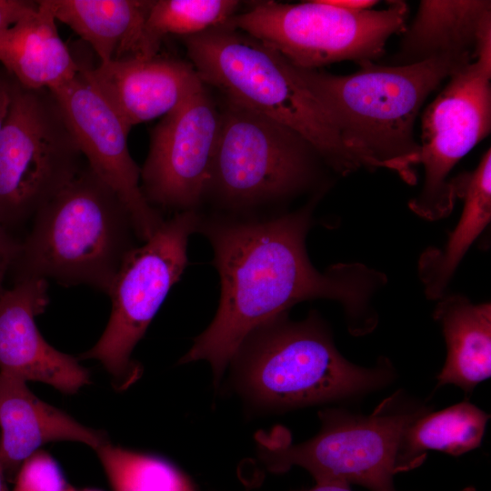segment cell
<instances>
[{"instance_id":"4316f807","label":"cell","mask_w":491,"mask_h":491,"mask_svg":"<svg viewBox=\"0 0 491 491\" xmlns=\"http://www.w3.org/2000/svg\"><path fill=\"white\" fill-rule=\"evenodd\" d=\"M20 244H17L0 225V297L5 291V277L16 258Z\"/></svg>"},{"instance_id":"603a6c76","label":"cell","mask_w":491,"mask_h":491,"mask_svg":"<svg viewBox=\"0 0 491 491\" xmlns=\"http://www.w3.org/2000/svg\"><path fill=\"white\" fill-rule=\"evenodd\" d=\"M239 6L235 0L153 1L145 25V56L157 55L168 35L187 37L225 25Z\"/></svg>"},{"instance_id":"52a82bcc","label":"cell","mask_w":491,"mask_h":491,"mask_svg":"<svg viewBox=\"0 0 491 491\" xmlns=\"http://www.w3.org/2000/svg\"><path fill=\"white\" fill-rule=\"evenodd\" d=\"M312 151L291 129L226 98L205 196L224 210L219 214L250 215L310 182Z\"/></svg>"},{"instance_id":"6da1fadb","label":"cell","mask_w":491,"mask_h":491,"mask_svg":"<svg viewBox=\"0 0 491 491\" xmlns=\"http://www.w3.org/2000/svg\"><path fill=\"white\" fill-rule=\"evenodd\" d=\"M313 207L308 204L291 213L264 216L200 213L196 233L213 248L220 299L213 320L180 363L207 361L218 385L253 330L309 299L341 303L356 333L374 327L369 306L383 282L381 276L358 264L316 270L306 248Z\"/></svg>"},{"instance_id":"484cf974","label":"cell","mask_w":491,"mask_h":491,"mask_svg":"<svg viewBox=\"0 0 491 491\" xmlns=\"http://www.w3.org/2000/svg\"><path fill=\"white\" fill-rule=\"evenodd\" d=\"M38 8L37 1L0 0V33Z\"/></svg>"},{"instance_id":"7a4b0ae2","label":"cell","mask_w":491,"mask_h":491,"mask_svg":"<svg viewBox=\"0 0 491 491\" xmlns=\"http://www.w3.org/2000/svg\"><path fill=\"white\" fill-rule=\"evenodd\" d=\"M476 57L472 53L446 54L390 66L364 60L357 63V72L346 75L292 65L363 167L387 168L412 184L416 176L411 166L420 150L414 124L423 103L444 79Z\"/></svg>"},{"instance_id":"8992f818","label":"cell","mask_w":491,"mask_h":491,"mask_svg":"<svg viewBox=\"0 0 491 491\" xmlns=\"http://www.w3.org/2000/svg\"><path fill=\"white\" fill-rule=\"evenodd\" d=\"M429 408L395 406L392 398L370 415L328 408L319 412L314 437L294 445L283 433L257 437L259 457L273 473L305 468L316 484L359 485L370 491H396L394 476L406 426Z\"/></svg>"},{"instance_id":"5b68a950","label":"cell","mask_w":491,"mask_h":491,"mask_svg":"<svg viewBox=\"0 0 491 491\" xmlns=\"http://www.w3.org/2000/svg\"><path fill=\"white\" fill-rule=\"evenodd\" d=\"M134 235L126 206L86 165L34 215L13 264L15 283L50 278L108 293Z\"/></svg>"},{"instance_id":"30bf717a","label":"cell","mask_w":491,"mask_h":491,"mask_svg":"<svg viewBox=\"0 0 491 491\" xmlns=\"http://www.w3.org/2000/svg\"><path fill=\"white\" fill-rule=\"evenodd\" d=\"M200 212L175 213L142 246L125 257L108 295L112 309L97 343L80 358L100 361L115 378L130 383L138 368L130 356L138 341L187 265L190 236L196 233Z\"/></svg>"},{"instance_id":"83f0119b","label":"cell","mask_w":491,"mask_h":491,"mask_svg":"<svg viewBox=\"0 0 491 491\" xmlns=\"http://www.w3.org/2000/svg\"><path fill=\"white\" fill-rule=\"evenodd\" d=\"M16 79L0 64V134L11 105Z\"/></svg>"},{"instance_id":"ba28073f","label":"cell","mask_w":491,"mask_h":491,"mask_svg":"<svg viewBox=\"0 0 491 491\" xmlns=\"http://www.w3.org/2000/svg\"><path fill=\"white\" fill-rule=\"evenodd\" d=\"M407 14L403 1H392L379 11L344 9L326 0L265 1L235 15L225 25L262 41L296 66L317 69L379 57L388 38L406 30Z\"/></svg>"},{"instance_id":"ac0fdd59","label":"cell","mask_w":491,"mask_h":491,"mask_svg":"<svg viewBox=\"0 0 491 491\" xmlns=\"http://www.w3.org/2000/svg\"><path fill=\"white\" fill-rule=\"evenodd\" d=\"M45 1L55 20L68 25L94 49L99 64L146 57L145 25L153 1Z\"/></svg>"},{"instance_id":"d4e9b609","label":"cell","mask_w":491,"mask_h":491,"mask_svg":"<svg viewBox=\"0 0 491 491\" xmlns=\"http://www.w3.org/2000/svg\"><path fill=\"white\" fill-rule=\"evenodd\" d=\"M12 491H66L69 486L55 459L37 451L19 468Z\"/></svg>"},{"instance_id":"277c9868","label":"cell","mask_w":491,"mask_h":491,"mask_svg":"<svg viewBox=\"0 0 491 491\" xmlns=\"http://www.w3.org/2000/svg\"><path fill=\"white\" fill-rule=\"evenodd\" d=\"M185 44L204 84L291 129L336 171L363 167L330 114L276 50L225 24L185 37Z\"/></svg>"},{"instance_id":"5bb4252c","label":"cell","mask_w":491,"mask_h":491,"mask_svg":"<svg viewBox=\"0 0 491 491\" xmlns=\"http://www.w3.org/2000/svg\"><path fill=\"white\" fill-rule=\"evenodd\" d=\"M48 304L47 282L25 279L0 297V372L38 381L73 394L89 383L88 371L76 358L50 346L35 317Z\"/></svg>"},{"instance_id":"9a60e30c","label":"cell","mask_w":491,"mask_h":491,"mask_svg":"<svg viewBox=\"0 0 491 491\" xmlns=\"http://www.w3.org/2000/svg\"><path fill=\"white\" fill-rule=\"evenodd\" d=\"M80 72L129 130L166 115L204 85L191 63L157 55L80 65Z\"/></svg>"},{"instance_id":"2e32d148","label":"cell","mask_w":491,"mask_h":491,"mask_svg":"<svg viewBox=\"0 0 491 491\" xmlns=\"http://www.w3.org/2000/svg\"><path fill=\"white\" fill-rule=\"evenodd\" d=\"M0 429V466L13 482L22 464L46 443L75 441L96 450L107 442L102 432L39 399L25 380L2 372Z\"/></svg>"},{"instance_id":"d6986e66","label":"cell","mask_w":491,"mask_h":491,"mask_svg":"<svg viewBox=\"0 0 491 491\" xmlns=\"http://www.w3.org/2000/svg\"><path fill=\"white\" fill-rule=\"evenodd\" d=\"M489 27L490 1L423 0L415 21L405 31L395 65L446 54H476L481 35Z\"/></svg>"},{"instance_id":"7c38bea8","label":"cell","mask_w":491,"mask_h":491,"mask_svg":"<svg viewBox=\"0 0 491 491\" xmlns=\"http://www.w3.org/2000/svg\"><path fill=\"white\" fill-rule=\"evenodd\" d=\"M219 125L220 111L204 84L155 126L140 173L150 205L175 214L198 210L211 176Z\"/></svg>"},{"instance_id":"ffe728a7","label":"cell","mask_w":491,"mask_h":491,"mask_svg":"<svg viewBox=\"0 0 491 491\" xmlns=\"http://www.w3.org/2000/svg\"><path fill=\"white\" fill-rule=\"evenodd\" d=\"M434 317L441 325L447 356L436 387L455 385L470 396L491 375V305L442 296Z\"/></svg>"},{"instance_id":"f546056e","label":"cell","mask_w":491,"mask_h":491,"mask_svg":"<svg viewBox=\"0 0 491 491\" xmlns=\"http://www.w3.org/2000/svg\"><path fill=\"white\" fill-rule=\"evenodd\" d=\"M305 491H352L350 486L337 483L316 484L315 486Z\"/></svg>"},{"instance_id":"3957f363","label":"cell","mask_w":491,"mask_h":491,"mask_svg":"<svg viewBox=\"0 0 491 491\" xmlns=\"http://www.w3.org/2000/svg\"><path fill=\"white\" fill-rule=\"evenodd\" d=\"M229 365L235 389L264 411L353 398L394 377L386 360L372 368L347 361L315 311L301 321L286 313L261 325L243 340Z\"/></svg>"},{"instance_id":"d6a6232c","label":"cell","mask_w":491,"mask_h":491,"mask_svg":"<svg viewBox=\"0 0 491 491\" xmlns=\"http://www.w3.org/2000/svg\"><path fill=\"white\" fill-rule=\"evenodd\" d=\"M460 491H476V488H474L472 486H467V487L463 488Z\"/></svg>"},{"instance_id":"e0dca14e","label":"cell","mask_w":491,"mask_h":491,"mask_svg":"<svg viewBox=\"0 0 491 491\" xmlns=\"http://www.w3.org/2000/svg\"><path fill=\"white\" fill-rule=\"evenodd\" d=\"M38 8L0 33V64L28 89H51L80 70L60 38L45 0Z\"/></svg>"},{"instance_id":"4dcf8cb0","label":"cell","mask_w":491,"mask_h":491,"mask_svg":"<svg viewBox=\"0 0 491 491\" xmlns=\"http://www.w3.org/2000/svg\"><path fill=\"white\" fill-rule=\"evenodd\" d=\"M6 481L5 474L0 466V491H9Z\"/></svg>"},{"instance_id":"7402d4cb","label":"cell","mask_w":491,"mask_h":491,"mask_svg":"<svg viewBox=\"0 0 491 491\" xmlns=\"http://www.w3.org/2000/svg\"><path fill=\"white\" fill-rule=\"evenodd\" d=\"M489 415L463 401L436 412H426L406 428L398 452V473L420 466L428 451L460 456L481 445Z\"/></svg>"},{"instance_id":"f1b7e54d","label":"cell","mask_w":491,"mask_h":491,"mask_svg":"<svg viewBox=\"0 0 491 491\" xmlns=\"http://www.w3.org/2000/svg\"><path fill=\"white\" fill-rule=\"evenodd\" d=\"M327 3L348 10H366L375 5V0H326Z\"/></svg>"},{"instance_id":"9c48e42d","label":"cell","mask_w":491,"mask_h":491,"mask_svg":"<svg viewBox=\"0 0 491 491\" xmlns=\"http://www.w3.org/2000/svg\"><path fill=\"white\" fill-rule=\"evenodd\" d=\"M82 155L51 91L16 81L0 134V225L34 217L80 172Z\"/></svg>"},{"instance_id":"cb8c5ba5","label":"cell","mask_w":491,"mask_h":491,"mask_svg":"<svg viewBox=\"0 0 491 491\" xmlns=\"http://www.w3.org/2000/svg\"><path fill=\"white\" fill-rule=\"evenodd\" d=\"M95 451L114 491H196L191 479L165 459L108 441Z\"/></svg>"},{"instance_id":"44dd1931","label":"cell","mask_w":491,"mask_h":491,"mask_svg":"<svg viewBox=\"0 0 491 491\" xmlns=\"http://www.w3.org/2000/svg\"><path fill=\"white\" fill-rule=\"evenodd\" d=\"M456 197L464 199V208L454 231L442 249L424 252L418 272L425 293L440 299L458 264L491 218V150L483 155L477 166L451 180Z\"/></svg>"},{"instance_id":"1f68e13d","label":"cell","mask_w":491,"mask_h":491,"mask_svg":"<svg viewBox=\"0 0 491 491\" xmlns=\"http://www.w3.org/2000/svg\"><path fill=\"white\" fill-rule=\"evenodd\" d=\"M66 491H99V490H95V489H81V490H78V489H75V488L69 486V487L67 488Z\"/></svg>"},{"instance_id":"8fae6325","label":"cell","mask_w":491,"mask_h":491,"mask_svg":"<svg viewBox=\"0 0 491 491\" xmlns=\"http://www.w3.org/2000/svg\"><path fill=\"white\" fill-rule=\"evenodd\" d=\"M426 108L416 165L425 170L424 185L409 207L419 216H446L456 200L449 173L491 129V27L481 35L476 57L451 76Z\"/></svg>"},{"instance_id":"4fadbf2b","label":"cell","mask_w":491,"mask_h":491,"mask_svg":"<svg viewBox=\"0 0 491 491\" xmlns=\"http://www.w3.org/2000/svg\"><path fill=\"white\" fill-rule=\"evenodd\" d=\"M49 90L88 166L117 194L131 215L136 237L146 241L165 219L142 193L141 168L127 145L130 130L80 70Z\"/></svg>"}]
</instances>
